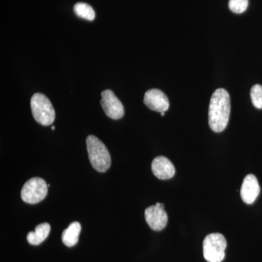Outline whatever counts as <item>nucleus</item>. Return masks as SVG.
<instances>
[{"label":"nucleus","instance_id":"17","mask_svg":"<svg viewBox=\"0 0 262 262\" xmlns=\"http://www.w3.org/2000/svg\"><path fill=\"white\" fill-rule=\"evenodd\" d=\"M164 115H165V113H161L162 116H164Z\"/></svg>","mask_w":262,"mask_h":262},{"label":"nucleus","instance_id":"1","mask_svg":"<svg viewBox=\"0 0 262 262\" xmlns=\"http://www.w3.org/2000/svg\"><path fill=\"white\" fill-rule=\"evenodd\" d=\"M230 97L225 89H220L212 95L208 112V122L211 130L222 132L228 125L230 115Z\"/></svg>","mask_w":262,"mask_h":262},{"label":"nucleus","instance_id":"13","mask_svg":"<svg viewBox=\"0 0 262 262\" xmlns=\"http://www.w3.org/2000/svg\"><path fill=\"white\" fill-rule=\"evenodd\" d=\"M74 11L77 16L88 20H91V21L94 20L96 17V13H95L92 7L86 3H77L74 7Z\"/></svg>","mask_w":262,"mask_h":262},{"label":"nucleus","instance_id":"2","mask_svg":"<svg viewBox=\"0 0 262 262\" xmlns=\"http://www.w3.org/2000/svg\"><path fill=\"white\" fill-rule=\"evenodd\" d=\"M89 160L94 169L103 173L111 166V157L107 148L96 136H89L86 139Z\"/></svg>","mask_w":262,"mask_h":262},{"label":"nucleus","instance_id":"4","mask_svg":"<svg viewBox=\"0 0 262 262\" xmlns=\"http://www.w3.org/2000/svg\"><path fill=\"white\" fill-rule=\"evenodd\" d=\"M227 241L220 233L208 234L203 241V256L208 262H222L225 257Z\"/></svg>","mask_w":262,"mask_h":262},{"label":"nucleus","instance_id":"8","mask_svg":"<svg viewBox=\"0 0 262 262\" xmlns=\"http://www.w3.org/2000/svg\"><path fill=\"white\" fill-rule=\"evenodd\" d=\"M144 102L153 111L165 113L169 108V101L166 95L158 89H151L144 95Z\"/></svg>","mask_w":262,"mask_h":262},{"label":"nucleus","instance_id":"5","mask_svg":"<svg viewBox=\"0 0 262 262\" xmlns=\"http://www.w3.org/2000/svg\"><path fill=\"white\" fill-rule=\"evenodd\" d=\"M48 184L41 178L29 179L22 188V200L29 204H36L43 201L48 194Z\"/></svg>","mask_w":262,"mask_h":262},{"label":"nucleus","instance_id":"12","mask_svg":"<svg viewBox=\"0 0 262 262\" xmlns=\"http://www.w3.org/2000/svg\"><path fill=\"white\" fill-rule=\"evenodd\" d=\"M81 231V225L79 222L71 224L68 228L66 229L62 234V241L65 246L72 247L77 244Z\"/></svg>","mask_w":262,"mask_h":262},{"label":"nucleus","instance_id":"14","mask_svg":"<svg viewBox=\"0 0 262 262\" xmlns=\"http://www.w3.org/2000/svg\"><path fill=\"white\" fill-rule=\"evenodd\" d=\"M251 101L255 107L261 110L262 108V86L260 84H255L251 91Z\"/></svg>","mask_w":262,"mask_h":262},{"label":"nucleus","instance_id":"7","mask_svg":"<svg viewBox=\"0 0 262 262\" xmlns=\"http://www.w3.org/2000/svg\"><path fill=\"white\" fill-rule=\"evenodd\" d=\"M145 220L150 228L155 231L163 230L168 223V215L164 206H151L145 210Z\"/></svg>","mask_w":262,"mask_h":262},{"label":"nucleus","instance_id":"6","mask_svg":"<svg viewBox=\"0 0 262 262\" xmlns=\"http://www.w3.org/2000/svg\"><path fill=\"white\" fill-rule=\"evenodd\" d=\"M101 105L105 114L113 120H119L124 116L123 105L110 90H106L101 93Z\"/></svg>","mask_w":262,"mask_h":262},{"label":"nucleus","instance_id":"11","mask_svg":"<svg viewBox=\"0 0 262 262\" xmlns=\"http://www.w3.org/2000/svg\"><path fill=\"white\" fill-rule=\"evenodd\" d=\"M51 232V226L48 223L40 224L36 227L34 232H30L27 235V241L33 246H38L46 241Z\"/></svg>","mask_w":262,"mask_h":262},{"label":"nucleus","instance_id":"16","mask_svg":"<svg viewBox=\"0 0 262 262\" xmlns=\"http://www.w3.org/2000/svg\"><path fill=\"white\" fill-rule=\"evenodd\" d=\"M52 130H55V127L54 126L52 127Z\"/></svg>","mask_w":262,"mask_h":262},{"label":"nucleus","instance_id":"15","mask_svg":"<svg viewBox=\"0 0 262 262\" xmlns=\"http://www.w3.org/2000/svg\"><path fill=\"white\" fill-rule=\"evenodd\" d=\"M248 6V0H229V8L234 13H243Z\"/></svg>","mask_w":262,"mask_h":262},{"label":"nucleus","instance_id":"10","mask_svg":"<svg viewBox=\"0 0 262 262\" xmlns=\"http://www.w3.org/2000/svg\"><path fill=\"white\" fill-rule=\"evenodd\" d=\"M151 170L157 178L167 180L175 175V167L170 160L163 156L157 157L151 163Z\"/></svg>","mask_w":262,"mask_h":262},{"label":"nucleus","instance_id":"3","mask_svg":"<svg viewBox=\"0 0 262 262\" xmlns=\"http://www.w3.org/2000/svg\"><path fill=\"white\" fill-rule=\"evenodd\" d=\"M31 108L34 120L44 126L51 125L56 118L54 108L47 96L35 94L31 99Z\"/></svg>","mask_w":262,"mask_h":262},{"label":"nucleus","instance_id":"9","mask_svg":"<svg viewBox=\"0 0 262 262\" xmlns=\"http://www.w3.org/2000/svg\"><path fill=\"white\" fill-rule=\"evenodd\" d=\"M260 186L257 179L253 174H248L241 186V196L246 204H252L260 193Z\"/></svg>","mask_w":262,"mask_h":262}]
</instances>
